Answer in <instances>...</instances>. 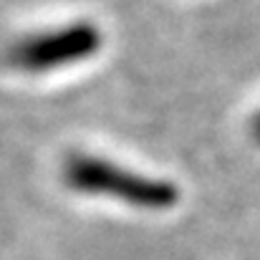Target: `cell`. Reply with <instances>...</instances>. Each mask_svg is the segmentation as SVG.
<instances>
[{
    "label": "cell",
    "instance_id": "7a4b0ae2",
    "mask_svg": "<svg viewBox=\"0 0 260 260\" xmlns=\"http://www.w3.org/2000/svg\"><path fill=\"white\" fill-rule=\"evenodd\" d=\"M99 48V33L91 25H71L25 41L15 51V63L25 71H51L81 61Z\"/></svg>",
    "mask_w": 260,
    "mask_h": 260
},
{
    "label": "cell",
    "instance_id": "3957f363",
    "mask_svg": "<svg viewBox=\"0 0 260 260\" xmlns=\"http://www.w3.org/2000/svg\"><path fill=\"white\" fill-rule=\"evenodd\" d=\"M250 129H253V137H255V139L260 142V114L255 116V119H253V126H250Z\"/></svg>",
    "mask_w": 260,
    "mask_h": 260
},
{
    "label": "cell",
    "instance_id": "6da1fadb",
    "mask_svg": "<svg viewBox=\"0 0 260 260\" xmlns=\"http://www.w3.org/2000/svg\"><path fill=\"white\" fill-rule=\"evenodd\" d=\"M63 179L74 192L116 200L139 210H170L179 200V189L167 179L126 170L96 154H71L63 167Z\"/></svg>",
    "mask_w": 260,
    "mask_h": 260
}]
</instances>
